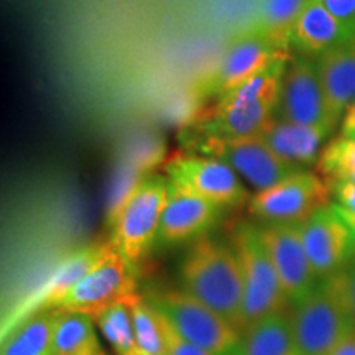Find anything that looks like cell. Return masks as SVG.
Masks as SVG:
<instances>
[{"mask_svg":"<svg viewBox=\"0 0 355 355\" xmlns=\"http://www.w3.org/2000/svg\"><path fill=\"white\" fill-rule=\"evenodd\" d=\"M158 318H159V324H162L163 339H165L166 355H214V354L207 352V350L198 347V345L191 344L189 340H186L184 337L175 329V326L168 321V318L165 316V314L159 313V311H158Z\"/></svg>","mask_w":355,"mask_h":355,"instance_id":"27","label":"cell"},{"mask_svg":"<svg viewBox=\"0 0 355 355\" xmlns=\"http://www.w3.org/2000/svg\"><path fill=\"white\" fill-rule=\"evenodd\" d=\"M165 173L170 188L206 199L219 207L237 206L250 199L242 178L220 159L180 153L166 163Z\"/></svg>","mask_w":355,"mask_h":355,"instance_id":"10","label":"cell"},{"mask_svg":"<svg viewBox=\"0 0 355 355\" xmlns=\"http://www.w3.org/2000/svg\"><path fill=\"white\" fill-rule=\"evenodd\" d=\"M79 355H105V352H104V350H102V347L99 345V347L86 350V352H83V354H79Z\"/></svg>","mask_w":355,"mask_h":355,"instance_id":"34","label":"cell"},{"mask_svg":"<svg viewBox=\"0 0 355 355\" xmlns=\"http://www.w3.org/2000/svg\"><path fill=\"white\" fill-rule=\"evenodd\" d=\"M99 345L94 319L87 314L60 308L53 332V355H79Z\"/></svg>","mask_w":355,"mask_h":355,"instance_id":"23","label":"cell"},{"mask_svg":"<svg viewBox=\"0 0 355 355\" xmlns=\"http://www.w3.org/2000/svg\"><path fill=\"white\" fill-rule=\"evenodd\" d=\"M259 234L286 298L296 304L316 288L319 279L304 250L300 224H265Z\"/></svg>","mask_w":355,"mask_h":355,"instance_id":"13","label":"cell"},{"mask_svg":"<svg viewBox=\"0 0 355 355\" xmlns=\"http://www.w3.org/2000/svg\"><path fill=\"white\" fill-rule=\"evenodd\" d=\"M334 207H336L337 214L340 216V219L345 222V225H347L350 230V235H352V252L355 255V212L344 209V207H340L339 204H336V202H334Z\"/></svg>","mask_w":355,"mask_h":355,"instance_id":"31","label":"cell"},{"mask_svg":"<svg viewBox=\"0 0 355 355\" xmlns=\"http://www.w3.org/2000/svg\"><path fill=\"white\" fill-rule=\"evenodd\" d=\"M329 135L331 132L324 128L301 125V123L288 122L279 117H275L266 130L261 133L275 153L296 168L318 162L322 152L321 146L324 140Z\"/></svg>","mask_w":355,"mask_h":355,"instance_id":"19","label":"cell"},{"mask_svg":"<svg viewBox=\"0 0 355 355\" xmlns=\"http://www.w3.org/2000/svg\"><path fill=\"white\" fill-rule=\"evenodd\" d=\"M290 58V51L278 50L263 35H260L255 28H250L242 35H237L224 48L219 60L199 79L196 91L201 97L219 99L259 76L270 66Z\"/></svg>","mask_w":355,"mask_h":355,"instance_id":"8","label":"cell"},{"mask_svg":"<svg viewBox=\"0 0 355 355\" xmlns=\"http://www.w3.org/2000/svg\"><path fill=\"white\" fill-rule=\"evenodd\" d=\"M128 306H130L133 331H135L137 345H139L140 352L145 355H166L158 311L150 304L148 300L140 295H137Z\"/></svg>","mask_w":355,"mask_h":355,"instance_id":"25","label":"cell"},{"mask_svg":"<svg viewBox=\"0 0 355 355\" xmlns=\"http://www.w3.org/2000/svg\"><path fill=\"white\" fill-rule=\"evenodd\" d=\"M44 355H53V354H51V352H48V354H44Z\"/></svg>","mask_w":355,"mask_h":355,"instance_id":"35","label":"cell"},{"mask_svg":"<svg viewBox=\"0 0 355 355\" xmlns=\"http://www.w3.org/2000/svg\"><path fill=\"white\" fill-rule=\"evenodd\" d=\"M318 175L329 189L339 184H355V139L337 135L322 148L318 162Z\"/></svg>","mask_w":355,"mask_h":355,"instance_id":"24","label":"cell"},{"mask_svg":"<svg viewBox=\"0 0 355 355\" xmlns=\"http://www.w3.org/2000/svg\"><path fill=\"white\" fill-rule=\"evenodd\" d=\"M308 0H261L257 32L268 40L278 50L290 51L296 20Z\"/></svg>","mask_w":355,"mask_h":355,"instance_id":"22","label":"cell"},{"mask_svg":"<svg viewBox=\"0 0 355 355\" xmlns=\"http://www.w3.org/2000/svg\"><path fill=\"white\" fill-rule=\"evenodd\" d=\"M135 355H145V354H135Z\"/></svg>","mask_w":355,"mask_h":355,"instance_id":"36","label":"cell"},{"mask_svg":"<svg viewBox=\"0 0 355 355\" xmlns=\"http://www.w3.org/2000/svg\"><path fill=\"white\" fill-rule=\"evenodd\" d=\"M137 295L135 266L115 248L73 288L61 308L96 319L104 311L115 304L128 303Z\"/></svg>","mask_w":355,"mask_h":355,"instance_id":"11","label":"cell"},{"mask_svg":"<svg viewBox=\"0 0 355 355\" xmlns=\"http://www.w3.org/2000/svg\"><path fill=\"white\" fill-rule=\"evenodd\" d=\"M345 278H347L350 304H352V309H354V314H355V266H352L349 272H345Z\"/></svg>","mask_w":355,"mask_h":355,"instance_id":"33","label":"cell"},{"mask_svg":"<svg viewBox=\"0 0 355 355\" xmlns=\"http://www.w3.org/2000/svg\"><path fill=\"white\" fill-rule=\"evenodd\" d=\"M186 144L194 153L224 162L243 178L255 193L277 184L293 171L301 170L279 158L261 135L217 137L191 132Z\"/></svg>","mask_w":355,"mask_h":355,"instance_id":"6","label":"cell"},{"mask_svg":"<svg viewBox=\"0 0 355 355\" xmlns=\"http://www.w3.org/2000/svg\"><path fill=\"white\" fill-rule=\"evenodd\" d=\"M329 355H355V332L337 345Z\"/></svg>","mask_w":355,"mask_h":355,"instance_id":"32","label":"cell"},{"mask_svg":"<svg viewBox=\"0 0 355 355\" xmlns=\"http://www.w3.org/2000/svg\"><path fill=\"white\" fill-rule=\"evenodd\" d=\"M355 38V30L327 10L321 0H308L293 30L291 46L306 58H319Z\"/></svg>","mask_w":355,"mask_h":355,"instance_id":"16","label":"cell"},{"mask_svg":"<svg viewBox=\"0 0 355 355\" xmlns=\"http://www.w3.org/2000/svg\"><path fill=\"white\" fill-rule=\"evenodd\" d=\"M339 135L355 139V101L349 105V109L345 110L343 121H340V133H339Z\"/></svg>","mask_w":355,"mask_h":355,"instance_id":"30","label":"cell"},{"mask_svg":"<svg viewBox=\"0 0 355 355\" xmlns=\"http://www.w3.org/2000/svg\"><path fill=\"white\" fill-rule=\"evenodd\" d=\"M290 61L291 58L278 61L241 87L219 97L193 132L217 137L261 135L277 117L282 78Z\"/></svg>","mask_w":355,"mask_h":355,"instance_id":"3","label":"cell"},{"mask_svg":"<svg viewBox=\"0 0 355 355\" xmlns=\"http://www.w3.org/2000/svg\"><path fill=\"white\" fill-rule=\"evenodd\" d=\"M331 194H334L337 199L336 204H339L344 209L355 212V184L354 183H345L339 184L336 188L331 189Z\"/></svg>","mask_w":355,"mask_h":355,"instance_id":"29","label":"cell"},{"mask_svg":"<svg viewBox=\"0 0 355 355\" xmlns=\"http://www.w3.org/2000/svg\"><path fill=\"white\" fill-rule=\"evenodd\" d=\"M230 245L242 268L245 329L261 319L285 313L290 300L283 291L277 270L261 242L259 227L250 224L239 225L234 230Z\"/></svg>","mask_w":355,"mask_h":355,"instance_id":"5","label":"cell"},{"mask_svg":"<svg viewBox=\"0 0 355 355\" xmlns=\"http://www.w3.org/2000/svg\"><path fill=\"white\" fill-rule=\"evenodd\" d=\"M336 19L355 30V0H321Z\"/></svg>","mask_w":355,"mask_h":355,"instance_id":"28","label":"cell"},{"mask_svg":"<svg viewBox=\"0 0 355 355\" xmlns=\"http://www.w3.org/2000/svg\"><path fill=\"white\" fill-rule=\"evenodd\" d=\"M277 117L301 125L336 130L326 96H324L321 79H319L316 61L311 58H291L286 64L279 87Z\"/></svg>","mask_w":355,"mask_h":355,"instance_id":"12","label":"cell"},{"mask_svg":"<svg viewBox=\"0 0 355 355\" xmlns=\"http://www.w3.org/2000/svg\"><path fill=\"white\" fill-rule=\"evenodd\" d=\"M301 227V237L309 263L318 278L339 273L345 261L354 255L352 235L345 222L337 214L334 204L319 209Z\"/></svg>","mask_w":355,"mask_h":355,"instance_id":"14","label":"cell"},{"mask_svg":"<svg viewBox=\"0 0 355 355\" xmlns=\"http://www.w3.org/2000/svg\"><path fill=\"white\" fill-rule=\"evenodd\" d=\"M181 290L209 306L239 332L243 319V277L239 257L229 243L201 235L180 263Z\"/></svg>","mask_w":355,"mask_h":355,"instance_id":"1","label":"cell"},{"mask_svg":"<svg viewBox=\"0 0 355 355\" xmlns=\"http://www.w3.org/2000/svg\"><path fill=\"white\" fill-rule=\"evenodd\" d=\"M58 309L37 311L3 340L0 355H44L51 352Z\"/></svg>","mask_w":355,"mask_h":355,"instance_id":"21","label":"cell"},{"mask_svg":"<svg viewBox=\"0 0 355 355\" xmlns=\"http://www.w3.org/2000/svg\"><path fill=\"white\" fill-rule=\"evenodd\" d=\"M170 196V184L163 176L140 178L109 209L112 242L119 254L135 266L158 239L162 216Z\"/></svg>","mask_w":355,"mask_h":355,"instance_id":"4","label":"cell"},{"mask_svg":"<svg viewBox=\"0 0 355 355\" xmlns=\"http://www.w3.org/2000/svg\"><path fill=\"white\" fill-rule=\"evenodd\" d=\"M112 250H115L112 242L91 243V245L79 248L74 254L66 257L58 265V268L53 272L50 279L46 282V285L43 286V290L35 298V313L37 311L61 308L66 296L73 291V288L81 279L86 278Z\"/></svg>","mask_w":355,"mask_h":355,"instance_id":"18","label":"cell"},{"mask_svg":"<svg viewBox=\"0 0 355 355\" xmlns=\"http://www.w3.org/2000/svg\"><path fill=\"white\" fill-rule=\"evenodd\" d=\"M316 68L329 115L337 125L355 101V38L316 58Z\"/></svg>","mask_w":355,"mask_h":355,"instance_id":"17","label":"cell"},{"mask_svg":"<svg viewBox=\"0 0 355 355\" xmlns=\"http://www.w3.org/2000/svg\"><path fill=\"white\" fill-rule=\"evenodd\" d=\"M235 355H298L290 316L278 313L248 326Z\"/></svg>","mask_w":355,"mask_h":355,"instance_id":"20","label":"cell"},{"mask_svg":"<svg viewBox=\"0 0 355 355\" xmlns=\"http://www.w3.org/2000/svg\"><path fill=\"white\" fill-rule=\"evenodd\" d=\"M219 209V206L206 199L170 188V196L159 224L158 241L168 245L183 243L193 239L196 241L214 224Z\"/></svg>","mask_w":355,"mask_h":355,"instance_id":"15","label":"cell"},{"mask_svg":"<svg viewBox=\"0 0 355 355\" xmlns=\"http://www.w3.org/2000/svg\"><path fill=\"white\" fill-rule=\"evenodd\" d=\"M146 300L165 314L175 329L191 344L214 355L237 354L241 332L189 293L170 288L153 293Z\"/></svg>","mask_w":355,"mask_h":355,"instance_id":"7","label":"cell"},{"mask_svg":"<svg viewBox=\"0 0 355 355\" xmlns=\"http://www.w3.org/2000/svg\"><path fill=\"white\" fill-rule=\"evenodd\" d=\"M290 319L298 355H329L355 332L345 272L324 278L295 304Z\"/></svg>","mask_w":355,"mask_h":355,"instance_id":"2","label":"cell"},{"mask_svg":"<svg viewBox=\"0 0 355 355\" xmlns=\"http://www.w3.org/2000/svg\"><path fill=\"white\" fill-rule=\"evenodd\" d=\"M331 189L318 171L296 170L248 199V212L266 224H303L329 204Z\"/></svg>","mask_w":355,"mask_h":355,"instance_id":"9","label":"cell"},{"mask_svg":"<svg viewBox=\"0 0 355 355\" xmlns=\"http://www.w3.org/2000/svg\"><path fill=\"white\" fill-rule=\"evenodd\" d=\"M128 303L115 304L96 318L102 336L109 340V344L112 345L114 352L117 355L141 354L139 345H137L132 313Z\"/></svg>","mask_w":355,"mask_h":355,"instance_id":"26","label":"cell"}]
</instances>
